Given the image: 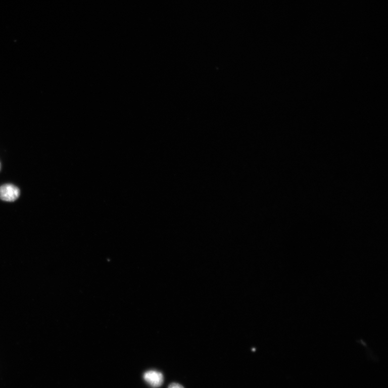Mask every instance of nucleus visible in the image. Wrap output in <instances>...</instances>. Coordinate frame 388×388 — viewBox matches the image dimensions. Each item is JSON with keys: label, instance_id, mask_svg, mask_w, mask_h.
Returning a JSON list of instances; mask_svg holds the SVG:
<instances>
[{"label": "nucleus", "instance_id": "1", "mask_svg": "<svg viewBox=\"0 0 388 388\" xmlns=\"http://www.w3.org/2000/svg\"><path fill=\"white\" fill-rule=\"evenodd\" d=\"M20 196V190L12 184H5L0 187V199L6 202H14Z\"/></svg>", "mask_w": 388, "mask_h": 388}, {"label": "nucleus", "instance_id": "3", "mask_svg": "<svg viewBox=\"0 0 388 388\" xmlns=\"http://www.w3.org/2000/svg\"><path fill=\"white\" fill-rule=\"evenodd\" d=\"M168 388H184V387L179 383H173L169 385Z\"/></svg>", "mask_w": 388, "mask_h": 388}, {"label": "nucleus", "instance_id": "4", "mask_svg": "<svg viewBox=\"0 0 388 388\" xmlns=\"http://www.w3.org/2000/svg\"><path fill=\"white\" fill-rule=\"evenodd\" d=\"M0 169H1V163H0Z\"/></svg>", "mask_w": 388, "mask_h": 388}, {"label": "nucleus", "instance_id": "2", "mask_svg": "<svg viewBox=\"0 0 388 388\" xmlns=\"http://www.w3.org/2000/svg\"><path fill=\"white\" fill-rule=\"evenodd\" d=\"M143 378L150 386L155 388L161 386L164 381L163 374L161 372L155 370L146 371Z\"/></svg>", "mask_w": 388, "mask_h": 388}]
</instances>
